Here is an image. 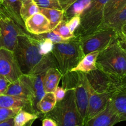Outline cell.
Returning a JSON list of instances; mask_svg holds the SVG:
<instances>
[{
    "label": "cell",
    "instance_id": "obj_11",
    "mask_svg": "<svg viewBox=\"0 0 126 126\" xmlns=\"http://www.w3.org/2000/svg\"><path fill=\"white\" fill-rule=\"evenodd\" d=\"M5 94L29 99L33 104V95L31 75H22L18 79L11 82Z\"/></svg>",
    "mask_w": 126,
    "mask_h": 126
},
{
    "label": "cell",
    "instance_id": "obj_25",
    "mask_svg": "<svg viewBox=\"0 0 126 126\" xmlns=\"http://www.w3.org/2000/svg\"><path fill=\"white\" fill-rule=\"evenodd\" d=\"M125 23H126V5L119 12L107 21L105 23V25L114 28L119 33L121 27Z\"/></svg>",
    "mask_w": 126,
    "mask_h": 126
},
{
    "label": "cell",
    "instance_id": "obj_20",
    "mask_svg": "<svg viewBox=\"0 0 126 126\" xmlns=\"http://www.w3.org/2000/svg\"><path fill=\"white\" fill-rule=\"evenodd\" d=\"M100 52H93L84 55L80 62L74 68L71 70L72 71H80L86 73L90 71L95 70L96 67V59Z\"/></svg>",
    "mask_w": 126,
    "mask_h": 126
},
{
    "label": "cell",
    "instance_id": "obj_27",
    "mask_svg": "<svg viewBox=\"0 0 126 126\" xmlns=\"http://www.w3.org/2000/svg\"><path fill=\"white\" fill-rule=\"evenodd\" d=\"M38 118V116L35 113L21 110L14 118V126H24L29 122L33 121Z\"/></svg>",
    "mask_w": 126,
    "mask_h": 126
},
{
    "label": "cell",
    "instance_id": "obj_6",
    "mask_svg": "<svg viewBox=\"0 0 126 126\" xmlns=\"http://www.w3.org/2000/svg\"><path fill=\"white\" fill-rule=\"evenodd\" d=\"M62 86L66 91L74 89L77 107L85 124L90 95V84L86 73L80 71H69L62 77Z\"/></svg>",
    "mask_w": 126,
    "mask_h": 126
},
{
    "label": "cell",
    "instance_id": "obj_15",
    "mask_svg": "<svg viewBox=\"0 0 126 126\" xmlns=\"http://www.w3.org/2000/svg\"><path fill=\"white\" fill-rule=\"evenodd\" d=\"M0 107L7 108H21L35 114L32 101L29 99L6 94L0 95Z\"/></svg>",
    "mask_w": 126,
    "mask_h": 126
},
{
    "label": "cell",
    "instance_id": "obj_33",
    "mask_svg": "<svg viewBox=\"0 0 126 126\" xmlns=\"http://www.w3.org/2000/svg\"><path fill=\"white\" fill-rule=\"evenodd\" d=\"M80 23V16H74L67 22V25L69 28L70 32L72 33H74Z\"/></svg>",
    "mask_w": 126,
    "mask_h": 126
},
{
    "label": "cell",
    "instance_id": "obj_5",
    "mask_svg": "<svg viewBox=\"0 0 126 126\" xmlns=\"http://www.w3.org/2000/svg\"><path fill=\"white\" fill-rule=\"evenodd\" d=\"M109 0H93L80 16V23L74 32L75 38H80L105 27L104 9Z\"/></svg>",
    "mask_w": 126,
    "mask_h": 126
},
{
    "label": "cell",
    "instance_id": "obj_23",
    "mask_svg": "<svg viewBox=\"0 0 126 126\" xmlns=\"http://www.w3.org/2000/svg\"><path fill=\"white\" fill-rule=\"evenodd\" d=\"M40 12L43 14L50 22L51 31L53 30L62 21L64 16V11L56 9L40 7Z\"/></svg>",
    "mask_w": 126,
    "mask_h": 126
},
{
    "label": "cell",
    "instance_id": "obj_34",
    "mask_svg": "<svg viewBox=\"0 0 126 126\" xmlns=\"http://www.w3.org/2000/svg\"><path fill=\"white\" fill-rule=\"evenodd\" d=\"M11 82L4 76L0 75V95H4Z\"/></svg>",
    "mask_w": 126,
    "mask_h": 126
},
{
    "label": "cell",
    "instance_id": "obj_18",
    "mask_svg": "<svg viewBox=\"0 0 126 126\" xmlns=\"http://www.w3.org/2000/svg\"><path fill=\"white\" fill-rule=\"evenodd\" d=\"M44 73H45L31 75L33 95V105L35 111L37 115L39 113L37 110V105L46 93L43 87V78H44Z\"/></svg>",
    "mask_w": 126,
    "mask_h": 126
},
{
    "label": "cell",
    "instance_id": "obj_42",
    "mask_svg": "<svg viewBox=\"0 0 126 126\" xmlns=\"http://www.w3.org/2000/svg\"><path fill=\"white\" fill-rule=\"evenodd\" d=\"M27 1V0H21V1H22V2H24V1Z\"/></svg>",
    "mask_w": 126,
    "mask_h": 126
},
{
    "label": "cell",
    "instance_id": "obj_28",
    "mask_svg": "<svg viewBox=\"0 0 126 126\" xmlns=\"http://www.w3.org/2000/svg\"><path fill=\"white\" fill-rule=\"evenodd\" d=\"M35 37L37 38V43L38 50L42 55H47L52 52L54 44L51 39Z\"/></svg>",
    "mask_w": 126,
    "mask_h": 126
},
{
    "label": "cell",
    "instance_id": "obj_22",
    "mask_svg": "<svg viewBox=\"0 0 126 126\" xmlns=\"http://www.w3.org/2000/svg\"><path fill=\"white\" fill-rule=\"evenodd\" d=\"M57 103L54 92H46L42 99L37 105V110L38 113H49L52 110Z\"/></svg>",
    "mask_w": 126,
    "mask_h": 126
},
{
    "label": "cell",
    "instance_id": "obj_38",
    "mask_svg": "<svg viewBox=\"0 0 126 126\" xmlns=\"http://www.w3.org/2000/svg\"><path fill=\"white\" fill-rule=\"evenodd\" d=\"M122 91H126V76L120 80L118 92Z\"/></svg>",
    "mask_w": 126,
    "mask_h": 126
},
{
    "label": "cell",
    "instance_id": "obj_26",
    "mask_svg": "<svg viewBox=\"0 0 126 126\" xmlns=\"http://www.w3.org/2000/svg\"><path fill=\"white\" fill-rule=\"evenodd\" d=\"M40 12V7L33 0H27L22 2L21 8V16L23 21Z\"/></svg>",
    "mask_w": 126,
    "mask_h": 126
},
{
    "label": "cell",
    "instance_id": "obj_17",
    "mask_svg": "<svg viewBox=\"0 0 126 126\" xmlns=\"http://www.w3.org/2000/svg\"><path fill=\"white\" fill-rule=\"evenodd\" d=\"M22 4L21 0H1L0 4L20 26L25 29V23L21 16Z\"/></svg>",
    "mask_w": 126,
    "mask_h": 126
},
{
    "label": "cell",
    "instance_id": "obj_10",
    "mask_svg": "<svg viewBox=\"0 0 126 126\" xmlns=\"http://www.w3.org/2000/svg\"><path fill=\"white\" fill-rule=\"evenodd\" d=\"M22 75L14 52L0 48V75L6 78L11 83Z\"/></svg>",
    "mask_w": 126,
    "mask_h": 126
},
{
    "label": "cell",
    "instance_id": "obj_4",
    "mask_svg": "<svg viewBox=\"0 0 126 126\" xmlns=\"http://www.w3.org/2000/svg\"><path fill=\"white\" fill-rule=\"evenodd\" d=\"M51 53L63 76L74 68L85 55L80 41L75 38L65 43L54 44Z\"/></svg>",
    "mask_w": 126,
    "mask_h": 126
},
{
    "label": "cell",
    "instance_id": "obj_19",
    "mask_svg": "<svg viewBox=\"0 0 126 126\" xmlns=\"http://www.w3.org/2000/svg\"><path fill=\"white\" fill-rule=\"evenodd\" d=\"M111 101L119 118L120 122L126 121V91H119L114 94Z\"/></svg>",
    "mask_w": 126,
    "mask_h": 126
},
{
    "label": "cell",
    "instance_id": "obj_36",
    "mask_svg": "<svg viewBox=\"0 0 126 126\" xmlns=\"http://www.w3.org/2000/svg\"><path fill=\"white\" fill-rule=\"evenodd\" d=\"M58 1H59L61 6L62 9L64 11L77 0H58Z\"/></svg>",
    "mask_w": 126,
    "mask_h": 126
},
{
    "label": "cell",
    "instance_id": "obj_32",
    "mask_svg": "<svg viewBox=\"0 0 126 126\" xmlns=\"http://www.w3.org/2000/svg\"><path fill=\"white\" fill-rule=\"evenodd\" d=\"M33 1L36 2L39 7L63 10L58 0H33Z\"/></svg>",
    "mask_w": 126,
    "mask_h": 126
},
{
    "label": "cell",
    "instance_id": "obj_7",
    "mask_svg": "<svg viewBox=\"0 0 126 126\" xmlns=\"http://www.w3.org/2000/svg\"><path fill=\"white\" fill-rule=\"evenodd\" d=\"M117 31L108 26L84 36L80 41L84 55L93 52H101L114 43L119 38Z\"/></svg>",
    "mask_w": 126,
    "mask_h": 126
},
{
    "label": "cell",
    "instance_id": "obj_3",
    "mask_svg": "<svg viewBox=\"0 0 126 126\" xmlns=\"http://www.w3.org/2000/svg\"><path fill=\"white\" fill-rule=\"evenodd\" d=\"M96 64L97 68L121 79L126 76V51L117 40L100 52Z\"/></svg>",
    "mask_w": 126,
    "mask_h": 126
},
{
    "label": "cell",
    "instance_id": "obj_37",
    "mask_svg": "<svg viewBox=\"0 0 126 126\" xmlns=\"http://www.w3.org/2000/svg\"><path fill=\"white\" fill-rule=\"evenodd\" d=\"M42 126H57V124L53 119L46 117L42 121Z\"/></svg>",
    "mask_w": 126,
    "mask_h": 126
},
{
    "label": "cell",
    "instance_id": "obj_41",
    "mask_svg": "<svg viewBox=\"0 0 126 126\" xmlns=\"http://www.w3.org/2000/svg\"><path fill=\"white\" fill-rule=\"evenodd\" d=\"M120 36L119 37H124V38H126V23L124 24L121 27V30H120Z\"/></svg>",
    "mask_w": 126,
    "mask_h": 126
},
{
    "label": "cell",
    "instance_id": "obj_14",
    "mask_svg": "<svg viewBox=\"0 0 126 126\" xmlns=\"http://www.w3.org/2000/svg\"><path fill=\"white\" fill-rule=\"evenodd\" d=\"M25 27L27 32L33 35H39L51 31L49 20L40 12L25 22Z\"/></svg>",
    "mask_w": 126,
    "mask_h": 126
},
{
    "label": "cell",
    "instance_id": "obj_24",
    "mask_svg": "<svg viewBox=\"0 0 126 126\" xmlns=\"http://www.w3.org/2000/svg\"><path fill=\"white\" fill-rule=\"evenodd\" d=\"M126 5V0H109L104 9L105 25L111 17L119 12Z\"/></svg>",
    "mask_w": 126,
    "mask_h": 126
},
{
    "label": "cell",
    "instance_id": "obj_12",
    "mask_svg": "<svg viewBox=\"0 0 126 126\" xmlns=\"http://www.w3.org/2000/svg\"><path fill=\"white\" fill-rule=\"evenodd\" d=\"M113 94L112 93H97L90 87L85 123L106 108Z\"/></svg>",
    "mask_w": 126,
    "mask_h": 126
},
{
    "label": "cell",
    "instance_id": "obj_30",
    "mask_svg": "<svg viewBox=\"0 0 126 126\" xmlns=\"http://www.w3.org/2000/svg\"><path fill=\"white\" fill-rule=\"evenodd\" d=\"M21 108H7L0 107V123L14 118L17 113L21 110Z\"/></svg>",
    "mask_w": 126,
    "mask_h": 126
},
{
    "label": "cell",
    "instance_id": "obj_1",
    "mask_svg": "<svg viewBox=\"0 0 126 126\" xmlns=\"http://www.w3.org/2000/svg\"><path fill=\"white\" fill-rule=\"evenodd\" d=\"M14 53L23 75H38L50 68H58L52 53L47 55L40 53L37 38L33 34L19 36Z\"/></svg>",
    "mask_w": 126,
    "mask_h": 126
},
{
    "label": "cell",
    "instance_id": "obj_21",
    "mask_svg": "<svg viewBox=\"0 0 126 126\" xmlns=\"http://www.w3.org/2000/svg\"><path fill=\"white\" fill-rule=\"evenodd\" d=\"M93 0H77L64 11L63 20L67 22L74 16H80L81 14L91 4Z\"/></svg>",
    "mask_w": 126,
    "mask_h": 126
},
{
    "label": "cell",
    "instance_id": "obj_40",
    "mask_svg": "<svg viewBox=\"0 0 126 126\" xmlns=\"http://www.w3.org/2000/svg\"><path fill=\"white\" fill-rule=\"evenodd\" d=\"M117 42H118L120 46L126 51V38H124V37H119V39H117Z\"/></svg>",
    "mask_w": 126,
    "mask_h": 126
},
{
    "label": "cell",
    "instance_id": "obj_13",
    "mask_svg": "<svg viewBox=\"0 0 126 126\" xmlns=\"http://www.w3.org/2000/svg\"><path fill=\"white\" fill-rule=\"evenodd\" d=\"M119 122V118L110 100L106 108L85 122L84 126H114Z\"/></svg>",
    "mask_w": 126,
    "mask_h": 126
},
{
    "label": "cell",
    "instance_id": "obj_9",
    "mask_svg": "<svg viewBox=\"0 0 126 126\" xmlns=\"http://www.w3.org/2000/svg\"><path fill=\"white\" fill-rule=\"evenodd\" d=\"M90 87L97 93L114 94L119 91V79L106 73L98 68L86 73Z\"/></svg>",
    "mask_w": 126,
    "mask_h": 126
},
{
    "label": "cell",
    "instance_id": "obj_35",
    "mask_svg": "<svg viewBox=\"0 0 126 126\" xmlns=\"http://www.w3.org/2000/svg\"><path fill=\"white\" fill-rule=\"evenodd\" d=\"M66 92L67 91L63 87V86H58V87H57L55 91L54 92L57 102L62 100L65 97V94H66Z\"/></svg>",
    "mask_w": 126,
    "mask_h": 126
},
{
    "label": "cell",
    "instance_id": "obj_31",
    "mask_svg": "<svg viewBox=\"0 0 126 126\" xmlns=\"http://www.w3.org/2000/svg\"><path fill=\"white\" fill-rule=\"evenodd\" d=\"M34 36L38 38H47V39H51L54 44L65 43V42L67 41L68 40H69V39L67 40V39H63V38H61V37L54 30H51L50 31V32L44 33V34Z\"/></svg>",
    "mask_w": 126,
    "mask_h": 126
},
{
    "label": "cell",
    "instance_id": "obj_29",
    "mask_svg": "<svg viewBox=\"0 0 126 126\" xmlns=\"http://www.w3.org/2000/svg\"><path fill=\"white\" fill-rule=\"evenodd\" d=\"M55 31L61 38L64 39H70L75 38L74 33H72L67 25V22L64 20H62L61 22L58 24V25L53 30Z\"/></svg>",
    "mask_w": 126,
    "mask_h": 126
},
{
    "label": "cell",
    "instance_id": "obj_8",
    "mask_svg": "<svg viewBox=\"0 0 126 126\" xmlns=\"http://www.w3.org/2000/svg\"><path fill=\"white\" fill-rule=\"evenodd\" d=\"M30 34L20 26L0 4V48L14 52L17 37Z\"/></svg>",
    "mask_w": 126,
    "mask_h": 126
},
{
    "label": "cell",
    "instance_id": "obj_16",
    "mask_svg": "<svg viewBox=\"0 0 126 126\" xmlns=\"http://www.w3.org/2000/svg\"><path fill=\"white\" fill-rule=\"evenodd\" d=\"M62 77L63 75L58 68L52 67L48 69L43 78V87L45 92H54Z\"/></svg>",
    "mask_w": 126,
    "mask_h": 126
},
{
    "label": "cell",
    "instance_id": "obj_2",
    "mask_svg": "<svg viewBox=\"0 0 126 126\" xmlns=\"http://www.w3.org/2000/svg\"><path fill=\"white\" fill-rule=\"evenodd\" d=\"M45 114L55 121L57 126H84V120L75 102L74 88L67 90L65 97L57 102L54 108Z\"/></svg>",
    "mask_w": 126,
    "mask_h": 126
},
{
    "label": "cell",
    "instance_id": "obj_39",
    "mask_svg": "<svg viewBox=\"0 0 126 126\" xmlns=\"http://www.w3.org/2000/svg\"><path fill=\"white\" fill-rule=\"evenodd\" d=\"M0 126H14V118H10L2 123H0Z\"/></svg>",
    "mask_w": 126,
    "mask_h": 126
},
{
    "label": "cell",
    "instance_id": "obj_43",
    "mask_svg": "<svg viewBox=\"0 0 126 126\" xmlns=\"http://www.w3.org/2000/svg\"><path fill=\"white\" fill-rule=\"evenodd\" d=\"M1 0H0V3H1Z\"/></svg>",
    "mask_w": 126,
    "mask_h": 126
}]
</instances>
